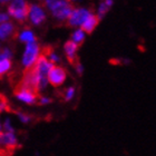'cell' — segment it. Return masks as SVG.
I'll return each mask as SVG.
<instances>
[{"label":"cell","instance_id":"cell-22","mask_svg":"<svg viewBox=\"0 0 156 156\" xmlns=\"http://www.w3.org/2000/svg\"><path fill=\"white\" fill-rule=\"evenodd\" d=\"M75 68H76V72H77L78 75H83V73H84V67H83V65H81L80 62H78L77 64H76Z\"/></svg>","mask_w":156,"mask_h":156},{"label":"cell","instance_id":"cell-17","mask_svg":"<svg viewBox=\"0 0 156 156\" xmlns=\"http://www.w3.org/2000/svg\"><path fill=\"white\" fill-rule=\"evenodd\" d=\"M16 115H17V117H18V119L23 124H28L30 120H31V116L28 114H25L23 112H17Z\"/></svg>","mask_w":156,"mask_h":156},{"label":"cell","instance_id":"cell-5","mask_svg":"<svg viewBox=\"0 0 156 156\" xmlns=\"http://www.w3.org/2000/svg\"><path fill=\"white\" fill-rule=\"evenodd\" d=\"M67 78V73L60 66H54L48 74V83L54 87H59L65 83Z\"/></svg>","mask_w":156,"mask_h":156},{"label":"cell","instance_id":"cell-9","mask_svg":"<svg viewBox=\"0 0 156 156\" xmlns=\"http://www.w3.org/2000/svg\"><path fill=\"white\" fill-rule=\"evenodd\" d=\"M18 35V28L11 23H0V39L1 40H8V39H15Z\"/></svg>","mask_w":156,"mask_h":156},{"label":"cell","instance_id":"cell-7","mask_svg":"<svg viewBox=\"0 0 156 156\" xmlns=\"http://www.w3.org/2000/svg\"><path fill=\"white\" fill-rule=\"evenodd\" d=\"M15 96L20 101L28 105L35 104L37 99H38V94L37 93L30 90V89H27V88L20 87V86H17L16 89H15Z\"/></svg>","mask_w":156,"mask_h":156},{"label":"cell","instance_id":"cell-13","mask_svg":"<svg viewBox=\"0 0 156 156\" xmlns=\"http://www.w3.org/2000/svg\"><path fill=\"white\" fill-rule=\"evenodd\" d=\"M99 18H98L96 15H89L88 18L84 21V23L81 25V31L86 34H91L94 31V29L98 26L99 23Z\"/></svg>","mask_w":156,"mask_h":156},{"label":"cell","instance_id":"cell-1","mask_svg":"<svg viewBox=\"0 0 156 156\" xmlns=\"http://www.w3.org/2000/svg\"><path fill=\"white\" fill-rule=\"evenodd\" d=\"M55 65H52L51 62H49L48 59L46 58L44 55H39L38 59L36 60L35 65L31 67L33 74L35 76V80H36V90L37 93L44 90L47 87L48 84V74L50 72V69Z\"/></svg>","mask_w":156,"mask_h":156},{"label":"cell","instance_id":"cell-12","mask_svg":"<svg viewBox=\"0 0 156 156\" xmlns=\"http://www.w3.org/2000/svg\"><path fill=\"white\" fill-rule=\"evenodd\" d=\"M29 12H30V19H31L33 23H35V25H40V23H42L45 21L46 15L44 12V10L39 6L30 5Z\"/></svg>","mask_w":156,"mask_h":156},{"label":"cell","instance_id":"cell-23","mask_svg":"<svg viewBox=\"0 0 156 156\" xmlns=\"http://www.w3.org/2000/svg\"><path fill=\"white\" fill-rule=\"evenodd\" d=\"M57 1H58V0H44V5H45L47 8L50 9V8H51V7L57 2Z\"/></svg>","mask_w":156,"mask_h":156},{"label":"cell","instance_id":"cell-26","mask_svg":"<svg viewBox=\"0 0 156 156\" xmlns=\"http://www.w3.org/2000/svg\"><path fill=\"white\" fill-rule=\"evenodd\" d=\"M2 132V124H1V120H0V133Z\"/></svg>","mask_w":156,"mask_h":156},{"label":"cell","instance_id":"cell-6","mask_svg":"<svg viewBox=\"0 0 156 156\" xmlns=\"http://www.w3.org/2000/svg\"><path fill=\"white\" fill-rule=\"evenodd\" d=\"M90 15V11L87 9H83V8H77L74 9L72 11V13L69 15V17L67 18V25L68 27H77L81 26L84 21L88 18V16Z\"/></svg>","mask_w":156,"mask_h":156},{"label":"cell","instance_id":"cell-24","mask_svg":"<svg viewBox=\"0 0 156 156\" xmlns=\"http://www.w3.org/2000/svg\"><path fill=\"white\" fill-rule=\"evenodd\" d=\"M8 19H9L8 15H6V13H0V23H6V21H8Z\"/></svg>","mask_w":156,"mask_h":156},{"label":"cell","instance_id":"cell-16","mask_svg":"<svg viewBox=\"0 0 156 156\" xmlns=\"http://www.w3.org/2000/svg\"><path fill=\"white\" fill-rule=\"evenodd\" d=\"M2 112H10V106L7 98L0 94V113Z\"/></svg>","mask_w":156,"mask_h":156},{"label":"cell","instance_id":"cell-8","mask_svg":"<svg viewBox=\"0 0 156 156\" xmlns=\"http://www.w3.org/2000/svg\"><path fill=\"white\" fill-rule=\"evenodd\" d=\"M18 146V138L16 134L11 132L0 133V148L2 151H12Z\"/></svg>","mask_w":156,"mask_h":156},{"label":"cell","instance_id":"cell-3","mask_svg":"<svg viewBox=\"0 0 156 156\" xmlns=\"http://www.w3.org/2000/svg\"><path fill=\"white\" fill-rule=\"evenodd\" d=\"M40 55V48L37 41H33L27 44L26 50L23 56V65L25 68H30L35 65L36 60Z\"/></svg>","mask_w":156,"mask_h":156},{"label":"cell","instance_id":"cell-4","mask_svg":"<svg viewBox=\"0 0 156 156\" xmlns=\"http://www.w3.org/2000/svg\"><path fill=\"white\" fill-rule=\"evenodd\" d=\"M52 16L60 20H65L69 17L74 10V6L68 0H58L54 6L50 8Z\"/></svg>","mask_w":156,"mask_h":156},{"label":"cell","instance_id":"cell-21","mask_svg":"<svg viewBox=\"0 0 156 156\" xmlns=\"http://www.w3.org/2000/svg\"><path fill=\"white\" fill-rule=\"evenodd\" d=\"M50 103H51V99L48 97H44V96H41V97L38 98L39 105H47V104H50Z\"/></svg>","mask_w":156,"mask_h":156},{"label":"cell","instance_id":"cell-11","mask_svg":"<svg viewBox=\"0 0 156 156\" xmlns=\"http://www.w3.org/2000/svg\"><path fill=\"white\" fill-rule=\"evenodd\" d=\"M79 48V46H77L74 41L72 40H68V41L65 44V52H66V57H67V60L69 62V64L75 66L79 59H78L77 56V50Z\"/></svg>","mask_w":156,"mask_h":156},{"label":"cell","instance_id":"cell-2","mask_svg":"<svg viewBox=\"0 0 156 156\" xmlns=\"http://www.w3.org/2000/svg\"><path fill=\"white\" fill-rule=\"evenodd\" d=\"M30 5L26 0H12L8 6V12L19 23H25L29 16Z\"/></svg>","mask_w":156,"mask_h":156},{"label":"cell","instance_id":"cell-15","mask_svg":"<svg viewBox=\"0 0 156 156\" xmlns=\"http://www.w3.org/2000/svg\"><path fill=\"white\" fill-rule=\"evenodd\" d=\"M84 39H85V35L81 30H76L72 36V41L75 42L77 46H80L84 42Z\"/></svg>","mask_w":156,"mask_h":156},{"label":"cell","instance_id":"cell-27","mask_svg":"<svg viewBox=\"0 0 156 156\" xmlns=\"http://www.w3.org/2000/svg\"><path fill=\"white\" fill-rule=\"evenodd\" d=\"M42 1H44V0H42Z\"/></svg>","mask_w":156,"mask_h":156},{"label":"cell","instance_id":"cell-14","mask_svg":"<svg viewBox=\"0 0 156 156\" xmlns=\"http://www.w3.org/2000/svg\"><path fill=\"white\" fill-rule=\"evenodd\" d=\"M20 41L23 42H27V44H29V42H33V41H36V37L34 35L29 29H26L23 30V33L20 34L19 36Z\"/></svg>","mask_w":156,"mask_h":156},{"label":"cell","instance_id":"cell-19","mask_svg":"<svg viewBox=\"0 0 156 156\" xmlns=\"http://www.w3.org/2000/svg\"><path fill=\"white\" fill-rule=\"evenodd\" d=\"M75 96V87H69L66 89L65 91V95H64V98H65L66 101H72L73 98Z\"/></svg>","mask_w":156,"mask_h":156},{"label":"cell","instance_id":"cell-20","mask_svg":"<svg viewBox=\"0 0 156 156\" xmlns=\"http://www.w3.org/2000/svg\"><path fill=\"white\" fill-rule=\"evenodd\" d=\"M109 10V7H107L106 6V3L105 2H103V3H101V6H99V9H98V18L101 19V18H103V17L107 13V11Z\"/></svg>","mask_w":156,"mask_h":156},{"label":"cell","instance_id":"cell-18","mask_svg":"<svg viewBox=\"0 0 156 156\" xmlns=\"http://www.w3.org/2000/svg\"><path fill=\"white\" fill-rule=\"evenodd\" d=\"M2 130L15 133V129H13V126H12V124H11L10 118H6V119H5V122H3V124H2Z\"/></svg>","mask_w":156,"mask_h":156},{"label":"cell","instance_id":"cell-25","mask_svg":"<svg viewBox=\"0 0 156 156\" xmlns=\"http://www.w3.org/2000/svg\"><path fill=\"white\" fill-rule=\"evenodd\" d=\"M9 1H12V0H0L1 3H7V2H9Z\"/></svg>","mask_w":156,"mask_h":156},{"label":"cell","instance_id":"cell-10","mask_svg":"<svg viewBox=\"0 0 156 156\" xmlns=\"http://www.w3.org/2000/svg\"><path fill=\"white\" fill-rule=\"evenodd\" d=\"M11 51L8 48H5L0 51V78L6 75L11 68Z\"/></svg>","mask_w":156,"mask_h":156}]
</instances>
